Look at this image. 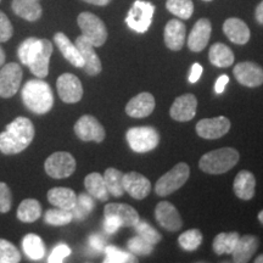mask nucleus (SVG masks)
<instances>
[{
  "label": "nucleus",
  "mask_w": 263,
  "mask_h": 263,
  "mask_svg": "<svg viewBox=\"0 0 263 263\" xmlns=\"http://www.w3.org/2000/svg\"><path fill=\"white\" fill-rule=\"evenodd\" d=\"M34 133V126L31 120L26 117L15 118L6 126L5 130L0 133V151L5 155L22 153L31 145Z\"/></svg>",
  "instance_id": "obj_1"
},
{
  "label": "nucleus",
  "mask_w": 263,
  "mask_h": 263,
  "mask_svg": "<svg viewBox=\"0 0 263 263\" xmlns=\"http://www.w3.org/2000/svg\"><path fill=\"white\" fill-rule=\"evenodd\" d=\"M21 95L25 106L34 114H47L54 105V95L50 85L42 81V78L28 81L22 88Z\"/></svg>",
  "instance_id": "obj_2"
},
{
  "label": "nucleus",
  "mask_w": 263,
  "mask_h": 263,
  "mask_svg": "<svg viewBox=\"0 0 263 263\" xmlns=\"http://www.w3.org/2000/svg\"><path fill=\"white\" fill-rule=\"evenodd\" d=\"M239 153L233 147H222L210 151L200 159L199 167L209 174H223L238 163Z\"/></svg>",
  "instance_id": "obj_3"
},
{
  "label": "nucleus",
  "mask_w": 263,
  "mask_h": 263,
  "mask_svg": "<svg viewBox=\"0 0 263 263\" xmlns=\"http://www.w3.org/2000/svg\"><path fill=\"white\" fill-rule=\"evenodd\" d=\"M128 145L134 153H149L160 143V134L153 127H133L126 133Z\"/></svg>",
  "instance_id": "obj_4"
},
{
  "label": "nucleus",
  "mask_w": 263,
  "mask_h": 263,
  "mask_svg": "<svg viewBox=\"0 0 263 263\" xmlns=\"http://www.w3.org/2000/svg\"><path fill=\"white\" fill-rule=\"evenodd\" d=\"M190 176V168L185 162H180L163 174L156 182L155 192L159 196H168L182 188Z\"/></svg>",
  "instance_id": "obj_5"
},
{
  "label": "nucleus",
  "mask_w": 263,
  "mask_h": 263,
  "mask_svg": "<svg viewBox=\"0 0 263 263\" xmlns=\"http://www.w3.org/2000/svg\"><path fill=\"white\" fill-rule=\"evenodd\" d=\"M78 26L85 38L95 47H103L107 39L106 26L97 15L91 12H82L77 18Z\"/></svg>",
  "instance_id": "obj_6"
},
{
  "label": "nucleus",
  "mask_w": 263,
  "mask_h": 263,
  "mask_svg": "<svg viewBox=\"0 0 263 263\" xmlns=\"http://www.w3.org/2000/svg\"><path fill=\"white\" fill-rule=\"evenodd\" d=\"M155 6L149 2L137 0L134 2L126 17V24L137 33H145L151 26Z\"/></svg>",
  "instance_id": "obj_7"
},
{
  "label": "nucleus",
  "mask_w": 263,
  "mask_h": 263,
  "mask_svg": "<svg viewBox=\"0 0 263 263\" xmlns=\"http://www.w3.org/2000/svg\"><path fill=\"white\" fill-rule=\"evenodd\" d=\"M45 172L55 179H64L72 176L76 171V160L70 153L58 151L51 154L44 163Z\"/></svg>",
  "instance_id": "obj_8"
},
{
  "label": "nucleus",
  "mask_w": 263,
  "mask_h": 263,
  "mask_svg": "<svg viewBox=\"0 0 263 263\" xmlns=\"http://www.w3.org/2000/svg\"><path fill=\"white\" fill-rule=\"evenodd\" d=\"M22 81V68L16 62L6 64L0 70V97L12 98L17 93Z\"/></svg>",
  "instance_id": "obj_9"
},
{
  "label": "nucleus",
  "mask_w": 263,
  "mask_h": 263,
  "mask_svg": "<svg viewBox=\"0 0 263 263\" xmlns=\"http://www.w3.org/2000/svg\"><path fill=\"white\" fill-rule=\"evenodd\" d=\"M74 133L82 141H95V143H101L106 136L103 124L90 115H84L76 122Z\"/></svg>",
  "instance_id": "obj_10"
},
{
  "label": "nucleus",
  "mask_w": 263,
  "mask_h": 263,
  "mask_svg": "<svg viewBox=\"0 0 263 263\" xmlns=\"http://www.w3.org/2000/svg\"><path fill=\"white\" fill-rule=\"evenodd\" d=\"M59 97L66 104H76L83 97V87L80 78L72 73H64L58 78Z\"/></svg>",
  "instance_id": "obj_11"
},
{
  "label": "nucleus",
  "mask_w": 263,
  "mask_h": 263,
  "mask_svg": "<svg viewBox=\"0 0 263 263\" xmlns=\"http://www.w3.org/2000/svg\"><path fill=\"white\" fill-rule=\"evenodd\" d=\"M197 136L203 139H218L226 136L230 129V121L224 116L215 118H203L195 127Z\"/></svg>",
  "instance_id": "obj_12"
},
{
  "label": "nucleus",
  "mask_w": 263,
  "mask_h": 263,
  "mask_svg": "<svg viewBox=\"0 0 263 263\" xmlns=\"http://www.w3.org/2000/svg\"><path fill=\"white\" fill-rule=\"evenodd\" d=\"M233 73L235 80L245 87L256 88L263 84V68L255 62H239Z\"/></svg>",
  "instance_id": "obj_13"
},
{
  "label": "nucleus",
  "mask_w": 263,
  "mask_h": 263,
  "mask_svg": "<svg viewBox=\"0 0 263 263\" xmlns=\"http://www.w3.org/2000/svg\"><path fill=\"white\" fill-rule=\"evenodd\" d=\"M155 218L159 224L170 232H177L183 227L178 210L168 201H161L155 209Z\"/></svg>",
  "instance_id": "obj_14"
},
{
  "label": "nucleus",
  "mask_w": 263,
  "mask_h": 263,
  "mask_svg": "<svg viewBox=\"0 0 263 263\" xmlns=\"http://www.w3.org/2000/svg\"><path fill=\"white\" fill-rule=\"evenodd\" d=\"M76 47L80 50L82 59H83V70L85 73L89 76H97L103 70V66H101V61L97 52L94 50V45L88 41L84 35H80L76 39Z\"/></svg>",
  "instance_id": "obj_15"
},
{
  "label": "nucleus",
  "mask_w": 263,
  "mask_h": 263,
  "mask_svg": "<svg viewBox=\"0 0 263 263\" xmlns=\"http://www.w3.org/2000/svg\"><path fill=\"white\" fill-rule=\"evenodd\" d=\"M197 99L194 94L180 95L171 106L170 114L173 120L178 122H188L196 115Z\"/></svg>",
  "instance_id": "obj_16"
},
{
  "label": "nucleus",
  "mask_w": 263,
  "mask_h": 263,
  "mask_svg": "<svg viewBox=\"0 0 263 263\" xmlns=\"http://www.w3.org/2000/svg\"><path fill=\"white\" fill-rule=\"evenodd\" d=\"M123 188L136 200H143L150 194V180L138 172H129L123 174Z\"/></svg>",
  "instance_id": "obj_17"
},
{
  "label": "nucleus",
  "mask_w": 263,
  "mask_h": 263,
  "mask_svg": "<svg viewBox=\"0 0 263 263\" xmlns=\"http://www.w3.org/2000/svg\"><path fill=\"white\" fill-rule=\"evenodd\" d=\"M212 32L211 22L207 18H200L194 25L188 37V48L194 52L202 51L210 41Z\"/></svg>",
  "instance_id": "obj_18"
},
{
  "label": "nucleus",
  "mask_w": 263,
  "mask_h": 263,
  "mask_svg": "<svg viewBox=\"0 0 263 263\" xmlns=\"http://www.w3.org/2000/svg\"><path fill=\"white\" fill-rule=\"evenodd\" d=\"M155 108V98L153 94L144 91L130 99L126 106V114L133 118H144L150 116Z\"/></svg>",
  "instance_id": "obj_19"
},
{
  "label": "nucleus",
  "mask_w": 263,
  "mask_h": 263,
  "mask_svg": "<svg viewBox=\"0 0 263 263\" xmlns=\"http://www.w3.org/2000/svg\"><path fill=\"white\" fill-rule=\"evenodd\" d=\"M185 25L179 20H171L164 27V44L173 51H178L185 43Z\"/></svg>",
  "instance_id": "obj_20"
},
{
  "label": "nucleus",
  "mask_w": 263,
  "mask_h": 263,
  "mask_svg": "<svg viewBox=\"0 0 263 263\" xmlns=\"http://www.w3.org/2000/svg\"><path fill=\"white\" fill-rule=\"evenodd\" d=\"M223 32L228 39L234 44L244 45L250 41V29L242 20L230 17L223 24Z\"/></svg>",
  "instance_id": "obj_21"
},
{
  "label": "nucleus",
  "mask_w": 263,
  "mask_h": 263,
  "mask_svg": "<svg viewBox=\"0 0 263 263\" xmlns=\"http://www.w3.org/2000/svg\"><path fill=\"white\" fill-rule=\"evenodd\" d=\"M105 216H116L122 227H136L139 222V213L127 203H107L104 209Z\"/></svg>",
  "instance_id": "obj_22"
},
{
  "label": "nucleus",
  "mask_w": 263,
  "mask_h": 263,
  "mask_svg": "<svg viewBox=\"0 0 263 263\" xmlns=\"http://www.w3.org/2000/svg\"><path fill=\"white\" fill-rule=\"evenodd\" d=\"M52 54V44L48 39H42V48L28 65L29 70L38 78H45L49 73V61Z\"/></svg>",
  "instance_id": "obj_23"
},
{
  "label": "nucleus",
  "mask_w": 263,
  "mask_h": 263,
  "mask_svg": "<svg viewBox=\"0 0 263 263\" xmlns=\"http://www.w3.org/2000/svg\"><path fill=\"white\" fill-rule=\"evenodd\" d=\"M258 239L254 235L239 236L234 251L232 252L233 261L236 263H246L252 258L258 249Z\"/></svg>",
  "instance_id": "obj_24"
},
{
  "label": "nucleus",
  "mask_w": 263,
  "mask_h": 263,
  "mask_svg": "<svg viewBox=\"0 0 263 263\" xmlns=\"http://www.w3.org/2000/svg\"><path fill=\"white\" fill-rule=\"evenodd\" d=\"M54 42L55 44L58 45L59 50L61 51V54L64 55V58L70 62L71 65H73L74 67H82L83 68V59H82V55L78 48L76 47V44H73L68 37L64 33L59 32L54 35Z\"/></svg>",
  "instance_id": "obj_25"
},
{
  "label": "nucleus",
  "mask_w": 263,
  "mask_h": 263,
  "mask_svg": "<svg viewBox=\"0 0 263 263\" xmlns=\"http://www.w3.org/2000/svg\"><path fill=\"white\" fill-rule=\"evenodd\" d=\"M234 194L241 200H251L255 195L256 189V178L249 171H240L236 174L234 184H233Z\"/></svg>",
  "instance_id": "obj_26"
},
{
  "label": "nucleus",
  "mask_w": 263,
  "mask_h": 263,
  "mask_svg": "<svg viewBox=\"0 0 263 263\" xmlns=\"http://www.w3.org/2000/svg\"><path fill=\"white\" fill-rule=\"evenodd\" d=\"M48 200L51 205L59 209L72 210L77 203V195L70 188H52L48 192Z\"/></svg>",
  "instance_id": "obj_27"
},
{
  "label": "nucleus",
  "mask_w": 263,
  "mask_h": 263,
  "mask_svg": "<svg viewBox=\"0 0 263 263\" xmlns=\"http://www.w3.org/2000/svg\"><path fill=\"white\" fill-rule=\"evenodd\" d=\"M11 6L16 15L29 22L41 18L43 12L38 0H12Z\"/></svg>",
  "instance_id": "obj_28"
},
{
  "label": "nucleus",
  "mask_w": 263,
  "mask_h": 263,
  "mask_svg": "<svg viewBox=\"0 0 263 263\" xmlns=\"http://www.w3.org/2000/svg\"><path fill=\"white\" fill-rule=\"evenodd\" d=\"M84 186L88 194L94 199L100 201H106L108 199V192L105 184L104 177L100 173L93 172L88 174L84 179Z\"/></svg>",
  "instance_id": "obj_29"
},
{
  "label": "nucleus",
  "mask_w": 263,
  "mask_h": 263,
  "mask_svg": "<svg viewBox=\"0 0 263 263\" xmlns=\"http://www.w3.org/2000/svg\"><path fill=\"white\" fill-rule=\"evenodd\" d=\"M209 58L211 64L217 67H229L234 64V54L232 49L223 43H216L210 48Z\"/></svg>",
  "instance_id": "obj_30"
},
{
  "label": "nucleus",
  "mask_w": 263,
  "mask_h": 263,
  "mask_svg": "<svg viewBox=\"0 0 263 263\" xmlns=\"http://www.w3.org/2000/svg\"><path fill=\"white\" fill-rule=\"evenodd\" d=\"M42 216V206L35 199H25L17 209V218L24 223H33Z\"/></svg>",
  "instance_id": "obj_31"
},
{
  "label": "nucleus",
  "mask_w": 263,
  "mask_h": 263,
  "mask_svg": "<svg viewBox=\"0 0 263 263\" xmlns=\"http://www.w3.org/2000/svg\"><path fill=\"white\" fill-rule=\"evenodd\" d=\"M22 248L25 254L31 259L38 261L45 255V245L41 236L35 234H27L22 240Z\"/></svg>",
  "instance_id": "obj_32"
},
{
  "label": "nucleus",
  "mask_w": 263,
  "mask_h": 263,
  "mask_svg": "<svg viewBox=\"0 0 263 263\" xmlns=\"http://www.w3.org/2000/svg\"><path fill=\"white\" fill-rule=\"evenodd\" d=\"M104 180L106 184L108 194L115 197H120L124 194L123 188V173L116 168H107L104 173Z\"/></svg>",
  "instance_id": "obj_33"
},
{
  "label": "nucleus",
  "mask_w": 263,
  "mask_h": 263,
  "mask_svg": "<svg viewBox=\"0 0 263 263\" xmlns=\"http://www.w3.org/2000/svg\"><path fill=\"white\" fill-rule=\"evenodd\" d=\"M239 233H219L213 240V251L217 255L232 254L239 239Z\"/></svg>",
  "instance_id": "obj_34"
},
{
  "label": "nucleus",
  "mask_w": 263,
  "mask_h": 263,
  "mask_svg": "<svg viewBox=\"0 0 263 263\" xmlns=\"http://www.w3.org/2000/svg\"><path fill=\"white\" fill-rule=\"evenodd\" d=\"M42 48V39L37 38H27L26 41L20 45L17 55L20 61L22 64L28 66L33 61V59L35 58V55L38 54V51Z\"/></svg>",
  "instance_id": "obj_35"
},
{
  "label": "nucleus",
  "mask_w": 263,
  "mask_h": 263,
  "mask_svg": "<svg viewBox=\"0 0 263 263\" xmlns=\"http://www.w3.org/2000/svg\"><path fill=\"white\" fill-rule=\"evenodd\" d=\"M166 8L178 18L189 20L194 12V3L192 0H167Z\"/></svg>",
  "instance_id": "obj_36"
},
{
  "label": "nucleus",
  "mask_w": 263,
  "mask_h": 263,
  "mask_svg": "<svg viewBox=\"0 0 263 263\" xmlns=\"http://www.w3.org/2000/svg\"><path fill=\"white\" fill-rule=\"evenodd\" d=\"M73 219V215H72L71 210H64V209H51L48 210L44 215V221L48 224L54 227H62L71 223Z\"/></svg>",
  "instance_id": "obj_37"
},
{
  "label": "nucleus",
  "mask_w": 263,
  "mask_h": 263,
  "mask_svg": "<svg viewBox=\"0 0 263 263\" xmlns=\"http://www.w3.org/2000/svg\"><path fill=\"white\" fill-rule=\"evenodd\" d=\"M202 234L199 229H190L180 234L178 238V244L185 251H194L201 245Z\"/></svg>",
  "instance_id": "obj_38"
},
{
  "label": "nucleus",
  "mask_w": 263,
  "mask_h": 263,
  "mask_svg": "<svg viewBox=\"0 0 263 263\" xmlns=\"http://www.w3.org/2000/svg\"><path fill=\"white\" fill-rule=\"evenodd\" d=\"M21 254L14 244L5 239H0V263H18Z\"/></svg>",
  "instance_id": "obj_39"
},
{
  "label": "nucleus",
  "mask_w": 263,
  "mask_h": 263,
  "mask_svg": "<svg viewBox=\"0 0 263 263\" xmlns=\"http://www.w3.org/2000/svg\"><path fill=\"white\" fill-rule=\"evenodd\" d=\"M105 254H106V257H105L104 262L105 263H128V262H137L136 255H133L130 252L122 251V250L115 248V246H107L105 248Z\"/></svg>",
  "instance_id": "obj_40"
},
{
  "label": "nucleus",
  "mask_w": 263,
  "mask_h": 263,
  "mask_svg": "<svg viewBox=\"0 0 263 263\" xmlns=\"http://www.w3.org/2000/svg\"><path fill=\"white\" fill-rule=\"evenodd\" d=\"M134 228H136V232L138 233V235L141 236L143 239H145L146 241H149L150 244L153 245L159 244L161 239H162V235H161L160 233L154 228V227H151L149 223H146L145 221H141V219H139V222L137 223Z\"/></svg>",
  "instance_id": "obj_41"
},
{
  "label": "nucleus",
  "mask_w": 263,
  "mask_h": 263,
  "mask_svg": "<svg viewBox=\"0 0 263 263\" xmlns=\"http://www.w3.org/2000/svg\"><path fill=\"white\" fill-rule=\"evenodd\" d=\"M127 246L129 252L136 256H147L154 251V245L139 235L128 240Z\"/></svg>",
  "instance_id": "obj_42"
},
{
  "label": "nucleus",
  "mask_w": 263,
  "mask_h": 263,
  "mask_svg": "<svg viewBox=\"0 0 263 263\" xmlns=\"http://www.w3.org/2000/svg\"><path fill=\"white\" fill-rule=\"evenodd\" d=\"M12 195L8 184L0 182V213H6L11 210Z\"/></svg>",
  "instance_id": "obj_43"
},
{
  "label": "nucleus",
  "mask_w": 263,
  "mask_h": 263,
  "mask_svg": "<svg viewBox=\"0 0 263 263\" xmlns=\"http://www.w3.org/2000/svg\"><path fill=\"white\" fill-rule=\"evenodd\" d=\"M14 28H12L11 22L4 12L0 11V43L8 42L12 37Z\"/></svg>",
  "instance_id": "obj_44"
},
{
  "label": "nucleus",
  "mask_w": 263,
  "mask_h": 263,
  "mask_svg": "<svg viewBox=\"0 0 263 263\" xmlns=\"http://www.w3.org/2000/svg\"><path fill=\"white\" fill-rule=\"evenodd\" d=\"M71 255V249L66 244H59L52 250V252L49 256L48 262L49 263H60Z\"/></svg>",
  "instance_id": "obj_45"
},
{
  "label": "nucleus",
  "mask_w": 263,
  "mask_h": 263,
  "mask_svg": "<svg viewBox=\"0 0 263 263\" xmlns=\"http://www.w3.org/2000/svg\"><path fill=\"white\" fill-rule=\"evenodd\" d=\"M121 227H122V223H121L116 216H105L104 229L107 234H114Z\"/></svg>",
  "instance_id": "obj_46"
},
{
  "label": "nucleus",
  "mask_w": 263,
  "mask_h": 263,
  "mask_svg": "<svg viewBox=\"0 0 263 263\" xmlns=\"http://www.w3.org/2000/svg\"><path fill=\"white\" fill-rule=\"evenodd\" d=\"M77 205L80 206L83 211L87 212L88 215H89L94 209L93 199H91L90 195H87V194H81V195L77 197Z\"/></svg>",
  "instance_id": "obj_47"
},
{
  "label": "nucleus",
  "mask_w": 263,
  "mask_h": 263,
  "mask_svg": "<svg viewBox=\"0 0 263 263\" xmlns=\"http://www.w3.org/2000/svg\"><path fill=\"white\" fill-rule=\"evenodd\" d=\"M89 246L97 252H101L105 249V240L100 234H93L89 236Z\"/></svg>",
  "instance_id": "obj_48"
},
{
  "label": "nucleus",
  "mask_w": 263,
  "mask_h": 263,
  "mask_svg": "<svg viewBox=\"0 0 263 263\" xmlns=\"http://www.w3.org/2000/svg\"><path fill=\"white\" fill-rule=\"evenodd\" d=\"M202 72H203L202 66L200 65L199 62H195V64L192 66V70H190V74H189L190 83H196V82L200 80V77H201Z\"/></svg>",
  "instance_id": "obj_49"
},
{
  "label": "nucleus",
  "mask_w": 263,
  "mask_h": 263,
  "mask_svg": "<svg viewBox=\"0 0 263 263\" xmlns=\"http://www.w3.org/2000/svg\"><path fill=\"white\" fill-rule=\"evenodd\" d=\"M229 82V77L227 74H222L221 77L218 78V80L216 81V84H215V91L217 94H222L223 91H224L227 84H228Z\"/></svg>",
  "instance_id": "obj_50"
},
{
  "label": "nucleus",
  "mask_w": 263,
  "mask_h": 263,
  "mask_svg": "<svg viewBox=\"0 0 263 263\" xmlns=\"http://www.w3.org/2000/svg\"><path fill=\"white\" fill-rule=\"evenodd\" d=\"M255 17L259 25H263V0L257 5V8H256Z\"/></svg>",
  "instance_id": "obj_51"
},
{
  "label": "nucleus",
  "mask_w": 263,
  "mask_h": 263,
  "mask_svg": "<svg viewBox=\"0 0 263 263\" xmlns=\"http://www.w3.org/2000/svg\"><path fill=\"white\" fill-rule=\"evenodd\" d=\"M85 3H89V4L98 5V6H105L107 5L111 0H83Z\"/></svg>",
  "instance_id": "obj_52"
},
{
  "label": "nucleus",
  "mask_w": 263,
  "mask_h": 263,
  "mask_svg": "<svg viewBox=\"0 0 263 263\" xmlns=\"http://www.w3.org/2000/svg\"><path fill=\"white\" fill-rule=\"evenodd\" d=\"M4 62H5V52L3 50V48L0 47V66H3Z\"/></svg>",
  "instance_id": "obj_53"
},
{
  "label": "nucleus",
  "mask_w": 263,
  "mask_h": 263,
  "mask_svg": "<svg viewBox=\"0 0 263 263\" xmlns=\"http://www.w3.org/2000/svg\"><path fill=\"white\" fill-rule=\"evenodd\" d=\"M256 263H263V255H259L257 258L255 259Z\"/></svg>",
  "instance_id": "obj_54"
},
{
  "label": "nucleus",
  "mask_w": 263,
  "mask_h": 263,
  "mask_svg": "<svg viewBox=\"0 0 263 263\" xmlns=\"http://www.w3.org/2000/svg\"><path fill=\"white\" fill-rule=\"evenodd\" d=\"M258 221H259V222H261V223H262V224H263V210H262V211H261V212H259V213H258Z\"/></svg>",
  "instance_id": "obj_55"
},
{
  "label": "nucleus",
  "mask_w": 263,
  "mask_h": 263,
  "mask_svg": "<svg viewBox=\"0 0 263 263\" xmlns=\"http://www.w3.org/2000/svg\"><path fill=\"white\" fill-rule=\"evenodd\" d=\"M203 2H212V0H203Z\"/></svg>",
  "instance_id": "obj_56"
},
{
  "label": "nucleus",
  "mask_w": 263,
  "mask_h": 263,
  "mask_svg": "<svg viewBox=\"0 0 263 263\" xmlns=\"http://www.w3.org/2000/svg\"><path fill=\"white\" fill-rule=\"evenodd\" d=\"M0 2H2V0H0Z\"/></svg>",
  "instance_id": "obj_57"
},
{
  "label": "nucleus",
  "mask_w": 263,
  "mask_h": 263,
  "mask_svg": "<svg viewBox=\"0 0 263 263\" xmlns=\"http://www.w3.org/2000/svg\"><path fill=\"white\" fill-rule=\"evenodd\" d=\"M38 2H39V0H38Z\"/></svg>",
  "instance_id": "obj_58"
}]
</instances>
